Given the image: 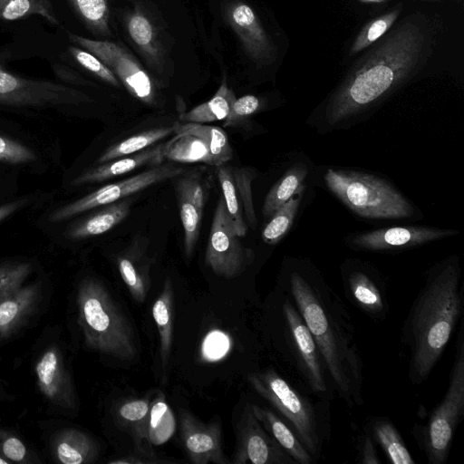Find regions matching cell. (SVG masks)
I'll use <instances>...</instances> for the list:
<instances>
[{"instance_id": "1", "label": "cell", "mask_w": 464, "mask_h": 464, "mask_svg": "<svg viewBox=\"0 0 464 464\" xmlns=\"http://www.w3.org/2000/svg\"><path fill=\"white\" fill-rule=\"evenodd\" d=\"M437 28L426 14L404 16L370 46L327 99L324 119L337 125L369 110L416 76L432 53Z\"/></svg>"}, {"instance_id": "2", "label": "cell", "mask_w": 464, "mask_h": 464, "mask_svg": "<svg viewBox=\"0 0 464 464\" xmlns=\"http://www.w3.org/2000/svg\"><path fill=\"white\" fill-rule=\"evenodd\" d=\"M457 258L434 266L406 319L403 336L411 351L409 376L424 382L444 352L459 319L462 294Z\"/></svg>"}, {"instance_id": "3", "label": "cell", "mask_w": 464, "mask_h": 464, "mask_svg": "<svg viewBox=\"0 0 464 464\" xmlns=\"http://www.w3.org/2000/svg\"><path fill=\"white\" fill-rule=\"evenodd\" d=\"M295 307L303 317L321 353L334 385L347 404L362 403V365L343 311L307 277L294 271L289 279Z\"/></svg>"}, {"instance_id": "4", "label": "cell", "mask_w": 464, "mask_h": 464, "mask_svg": "<svg viewBox=\"0 0 464 464\" xmlns=\"http://www.w3.org/2000/svg\"><path fill=\"white\" fill-rule=\"evenodd\" d=\"M76 304L77 321L90 349L122 361L136 357L137 344L131 324L100 281L82 280Z\"/></svg>"}, {"instance_id": "5", "label": "cell", "mask_w": 464, "mask_h": 464, "mask_svg": "<svg viewBox=\"0 0 464 464\" xmlns=\"http://www.w3.org/2000/svg\"><path fill=\"white\" fill-rule=\"evenodd\" d=\"M328 188L350 209L367 218H405L414 215L410 201L391 183L379 177L351 170L328 169Z\"/></svg>"}, {"instance_id": "6", "label": "cell", "mask_w": 464, "mask_h": 464, "mask_svg": "<svg viewBox=\"0 0 464 464\" xmlns=\"http://www.w3.org/2000/svg\"><path fill=\"white\" fill-rule=\"evenodd\" d=\"M464 413V338L460 325L453 366L442 401L422 427L420 444L430 464L446 461L452 439Z\"/></svg>"}, {"instance_id": "7", "label": "cell", "mask_w": 464, "mask_h": 464, "mask_svg": "<svg viewBox=\"0 0 464 464\" xmlns=\"http://www.w3.org/2000/svg\"><path fill=\"white\" fill-rule=\"evenodd\" d=\"M247 380L254 390L286 420L311 455L320 450L314 411L310 402L275 370L252 372Z\"/></svg>"}, {"instance_id": "8", "label": "cell", "mask_w": 464, "mask_h": 464, "mask_svg": "<svg viewBox=\"0 0 464 464\" xmlns=\"http://www.w3.org/2000/svg\"><path fill=\"white\" fill-rule=\"evenodd\" d=\"M174 136L163 144V157L180 163L218 167L228 162L233 150L223 129L195 122L176 121Z\"/></svg>"}, {"instance_id": "9", "label": "cell", "mask_w": 464, "mask_h": 464, "mask_svg": "<svg viewBox=\"0 0 464 464\" xmlns=\"http://www.w3.org/2000/svg\"><path fill=\"white\" fill-rule=\"evenodd\" d=\"M69 39L98 57L132 96L146 104L155 103L156 90L151 78L122 44L73 34H69Z\"/></svg>"}, {"instance_id": "10", "label": "cell", "mask_w": 464, "mask_h": 464, "mask_svg": "<svg viewBox=\"0 0 464 464\" xmlns=\"http://www.w3.org/2000/svg\"><path fill=\"white\" fill-rule=\"evenodd\" d=\"M92 99L77 89L42 80L19 77L0 66V103L11 106L50 107L79 105Z\"/></svg>"}, {"instance_id": "11", "label": "cell", "mask_w": 464, "mask_h": 464, "mask_svg": "<svg viewBox=\"0 0 464 464\" xmlns=\"http://www.w3.org/2000/svg\"><path fill=\"white\" fill-rule=\"evenodd\" d=\"M239 237L225 201L220 198L214 212L205 255L206 265L216 275L233 278L252 261V251L242 245Z\"/></svg>"}, {"instance_id": "12", "label": "cell", "mask_w": 464, "mask_h": 464, "mask_svg": "<svg viewBox=\"0 0 464 464\" xmlns=\"http://www.w3.org/2000/svg\"><path fill=\"white\" fill-rule=\"evenodd\" d=\"M184 169L170 164L158 165L130 178L103 186L92 193L55 210L52 222H62L92 208L117 202L159 182L179 177Z\"/></svg>"}, {"instance_id": "13", "label": "cell", "mask_w": 464, "mask_h": 464, "mask_svg": "<svg viewBox=\"0 0 464 464\" xmlns=\"http://www.w3.org/2000/svg\"><path fill=\"white\" fill-rule=\"evenodd\" d=\"M237 445L231 463L292 464L295 461L264 429L247 404L237 425Z\"/></svg>"}, {"instance_id": "14", "label": "cell", "mask_w": 464, "mask_h": 464, "mask_svg": "<svg viewBox=\"0 0 464 464\" xmlns=\"http://www.w3.org/2000/svg\"><path fill=\"white\" fill-rule=\"evenodd\" d=\"M217 176L235 230L244 237L248 228H256L257 222L252 196L256 172L250 168L223 164L217 167Z\"/></svg>"}, {"instance_id": "15", "label": "cell", "mask_w": 464, "mask_h": 464, "mask_svg": "<svg viewBox=\"0 0 464 464\" xmlns=\"http://www.w3.org/2000/svg\"><path fill=\"white\" fill-rule=\"evenodd\" d=\"M227 22L250 57L258 65H269L276 48L253 8L242 1L230 3L225 11Z\"/></svg>"}, {"instance_id": "16", "label": "cell", "mask_w": 464, "mask_h": 464, "mask_svg": "<svg viewBox=\"0 0 464 464\" xmlns=\"http://www.w3.org/2000/svg\"><path fill=\"white\" fill-rule=\"evenodd\" d=\"M283 312L300 369L314 392L325 393L327 385L323 359L313 335L297 308L288 299L284 303Z\"/></svg>"}, {"instance_id": "17", "label": "cell", "mask_w": 464, "mask_h": 464, "mask_svg": "<svg viewBox=\"0 0 464 464\" xmlns=\"http://www.w3.org/2000/svg\"><path fill=\"white\" fill-rule=\"evenodd\" d=\"M179 420L182 442L191 463H231L223 453L218 422L204 423L185 410Z\"/></svg>"}, {"instance_id": "18", "label": "cell", "mask_w": 464, "mask_h": 464, "mask_svg": "<svg viewBox=\"0 0 464 464\" xmlns=\"http://www.w3.org/2000/svg\"><path fill=\"white\" fill-rule=\"evenodd\" d=\"M457 233L450 228L424 226L392 227L356 234L351 244L365 250H390L420 246Z\"/></svg>"}, {"instance_id": "19", "label": "cell", "mask_w": 464, "mask_h": 464, "mask_svg": "<svg viewBox=\"0 0 464 464\" xmlns=\"http://www.w3.org/2000/svg\"><path fill=\"white\" fill-rule=\"evenodd\" d=\"M34 372L38 388L46 399L61 408H75L72 382L58 348L46 349L36 362Z\"/></svg>"}, {"instance_id": "20", "label": "cell", "mask_w": 464, "mask_h": 464, "mask_svg": "<svg viewBox=\"0 0 464 464\" xmlns=\"http://www.w3.org/2000/svg\"><path fill=\"white\" fill-rule=\"evenodd\" d=\"M176 192L184 231L185 254L189 257L198 238L207 188L198 172H189L179 179Z\"/></svg>"}, {"instance_id": "21", "label": "cell", "mask_w": 464, "mask_h": 464, "mask_svg": "<svg viewBox=\"0 0 464 464\" xmlns=\"http://www.w3.org/2000/svg\"><path fill=\"white\" fill-rule=\"evenodd\" d=\"M41 298V285L34 283L0 294V339L11 336L34 314Z\"/></svg>"}, {"instance_id": "22", "label": "cell", "mask_w": 464, "mask_h": 464, "mask_svg": "<svg viewBox=\"0 0 464 464\" xmlns=\"http://www.w3.org/2000/svg\"><path fill=\"white\" fill-rule=\"evenodd\" d=\"M163 144L151 146L135 154L121 157L91 168L72 182L74 186H82L108 180L130 172L143 166H158L164 160Z\"/></svg>"}, {"instance_id": "23", "label": "cell", "mask_w": 464, "mask_h": 464, "mask_svg": "<svg viewBox=\"0 0 464 464\" xmlns=\"http://www.w3.org/2000/svg\"><path fill=\"white\" fill-rule=\"evenodd\" d=\"M253 413L264 429L276 440L283 450L300 464H311L313 456L305 449L294 430L269 409L250 403Z\"/></svg>"}, {"instance_id": "24", "label": "cell", "mask_w": 464, "mask_h": 464, "mask_svg": "<svg viewBox=\"0 0 464 464\" xmlns=\"http://www.w3.org/2000/svg\"><path fill=\"white\" fill-rule=\"evenodd\" d=\"M53 449L56 459L64 464L92 463L99 453L96 441L77 429L60 431L53 440Z\"/></svg>"}, {"instance_id": "25", "label": "cell", "mask_w": 464, "mask_h": 464, "mask_svg": "<svg viewBox=\"0 0 464 464\" xmlns=\"http://www.w3.org/2000/svg\"><path fill=\"white\" fill-rule=\"evenodd\" d=\"M349 295L363 312L374 318L384 316L386 304L377 284L362 271L352 272L347 278Z\"/></svg>"}, {"instance_id": "26", "label": "cell", "mask_w": 464, "mask_h": 464, "mask_svg": "<svg viewBox=\"0 0 464 464\" xmlns=\"http://www.w3.org/2000/svg\"><path fill=\"white\" fill-rule=\"evenodd\" d=\"M130 206L127 201L109 204L99 212L89 216L75 224L69 230V237L82 239L102 235L121 222L129 214Z\"/></svg>"}, {"instance_id": "27", "label": "cell", "mask_w": 464, "mask_h": 464, "mask_svg": "<svg viewBox=\"0 0 464 464\" xmlns=\"http://www.w3.org/2000/svg\"><path fill=\"white\" fill-rule=\"evenodd\" d=\"M152 315L160 335V360L165 366L171 350L173 330V288L169 277L166 278L162 291L154 302Z\"/></svg>"}, {"instance_id": "28", "label": "cell", "mask_w": 464, "mask_h": 464, "mask_svg": "<svg viewBox=\"0 0 464 464\" xmlns=\"http://www.w3.org/2000/svg\"><path fill=\"white\" fill-rule=\"evenodd\" d=\"M236 99L233 91L227 85L226 82H223L210 100L180 114L179 121L184 123H205L224 121Z\"/></svg>"}, {"instance_id": "29", "label": "cell", "mask_w": 464, "mask_h": 464, "mask_svg": "<svg viewBox=\"0 0 464 464\" xmlns=\"http://www.w3.org/2000/svg\"><path fill=\"white\" fill-rule=\"evenodd\" d=\"M127 31L130 38L151 63H158L160 59V45L156 28L149 17L140 10L129 14Z\"/></svg>"}, {"instance_id": "30", "label": "cell", "mask_w": 464, "mask_h": 464, "mask_svg": "<svg viewBox=\"0 0 464 464\" xmlns=\"http://www.w3.org/2000/svg\"><path fill=\"white\" fill-rule=\"evenodd\" d=\"M307 168L302 163L291 167L268 191L263 205V215L269 218L304 186Z\"/></svg>"}, {"instance_id": "31", "label": "cell", "mask_w": 464, "mask_h": 464, "mask_svg": "<svg viewBox=\"0 0 464 464\" xmlns=\"http://www.w3.org/2000/svg\"><path fill=\"white\" fill-rule=\"evenodd\" d=\"M173 126L148 130L110 146L104 150L98 163L107 162L121 157L131 155L151 147L156 142L173 133Z\"/></svg>"}, {"instance_id": "32", "label": "cell", "mask_w": 464, "mask_h": 464, "mask_svg": "<svg viewBox=\"0 0 464 464\" xmlns=\"http://www.w3.org/2000/svg\"><path fill=\"white\" fill-rule=\"evenodd\" d=\"M372 431L374 438L391 463H415L400 432L389 420L378 419L374 420Z\"/></svg>"}, {"instance_id": "33", "label": "cell", "mask_w": 464, "mask_h": 464, "mask_svg": "<svg viewBox=\"0 0 464 464\" xmlns=\"http://www.w3.org/2000/svg\"><path fill=\"white\" fill-rule=\"evenodd\" d=\"M117 266L131 296L142 303L150 289L149 265L134 254H126L118 257Z\"/></svg>"}, {"instance_id": "34", "label": "cell", "mask_w": 464, "mask_h": 464, "mask_svg": "<svg viewBox=\"0 0 464 464\" xmlns=\"http://www.w3.org/2000/svg\"><path fill=\"white\" fill-rule=\"evenodd\" d=\"M403 10V4L398 3L392 9L368 22L353 41L348 54L353 56L377 42L397 22Z\"/></svg>"}, {"instance_id": "35", "label": "cell", "mask_w": 464, "mask_h": 464, "mask_svg": "<svg viewBox=\"0 0 464 464\" xmlns=\"http://www.w3.org/2000/svg\"><path fill=\"white\" fill-rule=\"evenodd\" d=\"M304 186H302L284 205L278 208L262 231V238L268 245L277 244L290 229L298 210Z\"/></svg>"}, {"instance_id": "36", "label": "cell", "mask_w": 464, "mask_h": 464, "mask_svg": "<svg viewBox=\"0 0 464 464\" xmlns=\"http://www.w3.org/2000/svg\"><path fill=\"white\" fill-rule=\"evenodd\" d=\"M174 430L173 414L165 401L164 394L159 392L150 410L148 429L150 443L160 445L166 442L173 434Z\"/></svg>"}, {"instance_id": "37", "label": "cell", "mask_w": 464, "mask_h": 464, "mask_svg": "<svg viewBox=\"0 0 464 464\" xmlns=\"http://www.w3.org/2000/svg\"><path fill=\"white\" fill-rule=\"evenodd\" d=\"M86 27L95 34H110L107 0H68Z\"/></svg>"}, {"instance_id": "38", "label": "cell", "mask_w": 464, "mask_h": 464, "mask_svg": "<svg viewBox=\"0 0 464 464\" xmlns=\"http://www.w3.org/2000/svg\"><path fill=\"white\" fill-rule=\"evenodd\" d=\"M150 406L151 403L148 400L138 399L123 402L117 411L120 419L132 427L137 442L141 445V448L144 440H149L148 429Z\"/></svg>"}, {"instance_id": "39", "label": "cell", "mask_w": 464, "mask_h": 464, "mask_svg": "<svg viewBox=\"0 0 464 464\" xmlns=\"http://www.w3.org/2000/svg\"><path fill=\"white\" fill-rule=\"evenodd\" d=\"M32 14L41 15L53 24H59L53 8L38 0H0L1 19L13 21Z\"/></svg>"}, {"instance_id": "40", "label": "cell", "mask_w": 464, "mask_h": 464, "mask_svg": "<svg viewBox=\"0 0 464 464\" xmlns=\"http://www.w3.org/2000/svg\"><path fill=\"white\" fill-rule=\"evenodd\" d=\"M69 52L74 60L87 71L112 86L119 87L121 85L115 74L94 54L74 46H70Z\"/></svg>"}, {"instance_id": "41", "label": "cell", "mask_w": 464, "mask_h": 464, "mask_svg": "<svg viewBox=\"0 0 464 464\" xmlns=\"http://www.w3.org/2000/svg\"><path fill=\"white\" fill-rule=\"evenodd\" d=\"M31 270L29 263L11 262L0 265V294L23 286Z\"/></svg>"}, {"instance_id": "42", "label": "cell", "mask_w": 464, "mask_h": 464, "mask_svg": "<svg viewBox=\"0 0 464 464\" xmlns=\"http://www.w3.org/2000/svg\"><path fill=\"white\" fill-rule=\"evenodd\" d=\"M0 455L10 462L30 461V455L24 443L14 434L2 429H0Z\"/></svg>"}, {"instance_id": "43", "label": "cell", "mask_w": 464, "mask_h": 464, "mask_svg": "<svg viewBox=\"0 0 464 464\" xmlns=\"http://www.w3.org/2000/svg\"><path fill=\"white\" fill-rule=\"evenodd\" d=\"M34 151L26 146L0 135V161L23 164L35 160Z\"/></svg>"}, {"instance_id": "44", "label": "cell", "mask_w": 464, "mask_h": 464, "mask_svg": "<svg viewBox=\"0 0 464 464\" xmlns=\"http://www.w3.org/2000/svg\"><path fill=\"white\" fill-rule=\"evenodd\" d=\"M261 107V102L255 95H245L236 99L233 102L228 115L224 120V127H233L243 120L256 112Z\"/></svg>"}, {"instance_id": "45", "label": "cell", "mask_w": 464, "mask_h": 464, "mask_svg": "<svg viewBox=\"0 0 464 464\" xmlns=\"http://www.w3.org/2000/svg\"><path fill=\"white\" fill-rule=\"evenodd\" d=\"M227 338L222 333L215 332L207 337L203 352L209 359H218L227 353Z\"/></svg>"}, {"instance_id": "46", "label": "cell", "mask_w": 464, "mask_h": 464, "mask_svg": "<svg viewBox=\"0 0 464 464\" xmlns=\"http://www.w3.org/2000/svg\"><path fill=\"white\" fill-rule=\"evenodd\" d=\"M53 69L55 71V73L61 79H63V81H65L67 82H71L73 84L94 85L92 82L86 81L85 79H83L81 76H79L78 74H76L74 72H72L71 70H68L67 68L60 66V64L53 66Z\"/></svg>"}, {"instance_id": "47", "label": "cell", "mask_w": 464, "mask_h": 464, "mask_svg": "<svg viewBox=\"0 0 464 464\" xmlns=\"http://www.w3.org/2000/svg\"><path fill=\"white\" fill-rule=\"evenodd\" d=\"M362 462L363 464H376L381 462L376 454L374 445L369 437H366L363 440Z\"/></svg>"}, {"instance_id": "48", "label": "cell", "mask_w": 464, "mask_h": 464, "mask_svg": "<svg viewBox=\"0 0 464 464\" xmlns=\"http://www.w3.org/2000/svg\"><path fill=\"white\" fill-rule=\"evenodd\" d=\"M26 203L25 199H19L11 203L0 206V222L17 211Z\"/></svg>"}, {"instance_id": "49", "label": "cell", "mask_w": 464, "mask_h": 464, "mask_svg": "<svg viewBox=\"0 0 464 464\" xmlns=\"http://www.w3.org/2000/svg\"><path fill=\"white\" fill-rule=\"evenodd\" d=\"M362 3H366V4H384V3H387L391 0H358Z\"/></svg>"}, {"instance_id": "50", "label": "cell", "mask_w": 464, "mask_h": 464, "mask_svg": "<svg viewBox=\"0 0 464 464\" xmlns=\"http://www.w3.org/2000/svg\"><path fill=\"white\" fill-rule=\"evenodd\" d=\"M9 463H11V462L0 455V464H9Z\"/></svg>"}, {"instance_id": "51", "label": "cell", "mask_w": 464, "mask_h": 464, "mask_svg": "<svg viewBox=\"0 0 464 464\" xmlns=\"http://www.w3.org/2000/svg\"><path fill=\"white\" fill-rule=\"evenodd\" d=\"M38 1L42 2L43 4L46 5L47 6L52 7V5L48 0H38Z\"/></svg>"}, {"instance_id": "52", "label": "cell", "mask_w": 464, "mask_h": 464, "mask_svg": "<svg viewBox=\"0 0 464 464\" xmlns=\"http://www.w3.org/2000/svg\"><path fill=\"white\" fill-rule=\"evenodd\" d=\"M427 1H437V0H427Z\"/></svg>"}]
</instances>
